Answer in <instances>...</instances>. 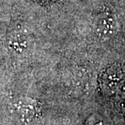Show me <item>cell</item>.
I'll list each match as a JSON object with an SVG mask.
<instances>
[{
	"label": "cell",
	"instance_id": "obj_1",
	"mask_svg": "<svg viewBox=\"0 0 125 125\" xmlns=\"http://www.w3.org/2000/svg\"><path fill=\"white\" fill-rule=\"evenodd\" d=\"M94 33L101 39H109L117 33L119 24L116 15L110 11L97 13L93 20Z\"/></svg>",
	"mask_w": 125,
	"mask_h": 125
},
{
	"label": "cell",
	"instance_id": "obj_2",
	"mask_svg": "<svg viewBox=\"0 0 125 125\" xmlns=\"http://www.w3.org/2000/svg\"><path fill=\"white\" fill-rule=\"evenodd\" d=\"M7 44L14 52L23 53L29 46V37L26 32L16 30L9 34Z\"/></svg>",
	"mask_w": 125,
	"mask_h": 125
},
{
	"label": "cell",
	"instance_id": "obj_3",
	"mask_svg": "<svg viewBox=\"0 0 125 125\" xmlns=\"http://www.w3.org/2000/svg\"><path fill=\"white\" fill-rule=\"evenodd\" d=\"M16 108L24 116H32L35 114V102L30 99H22L16 104Z\"/></svg>",
	"mask_w": 125,
	"mask_h": 125
},
{
	"label": "cell",
	"instance_id": "obj_4",
	"mask_svg": "<svg viewBox=\"0 0 125 125\" xmlns=\"http://www.w3.org/2000/svg\"><path fill=\"white\" fill-rule=\"evenodd\" d=\"M43 1H46V2H56V1H59V0H43Z\"/></svg>",
	"mask_w": 125,
	"mask_h": 125
}]
</instances>
